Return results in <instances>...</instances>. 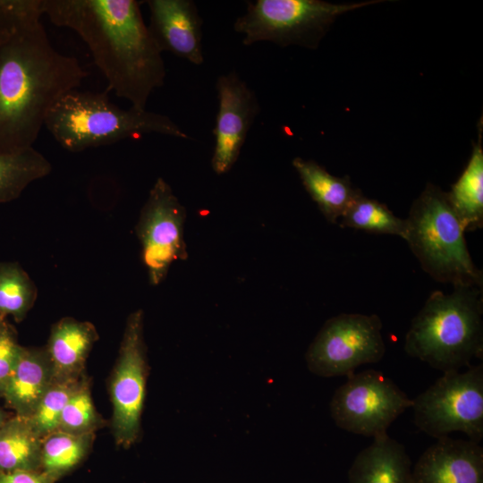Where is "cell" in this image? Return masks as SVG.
<instances>
[{
  "mask_svg": "<svg viewBox=\"0 0 483 483\" xmlns=\"http://www.w3.org/2000/svg\"><path fill=\"white\" fill-rule=\"evenodd\" d=\"M140 3L43 0V11L53 24L72 30L86 43L109 90L144 110L151 93L164 85L166 72Z\"/></svg>",
  "mask_w": 483,
  "mask_h": 483,
  "instance_id": "1",
  "label": "cell"
},
{
  "mask_svg": "<svg viewBox=\"0 0 483 483\" xmlns=\"http://www.w3.org/2000/svg\"><path fill=\"white\" fill-rule=\"evenodd\" d=\"M87 74L55 49L42 23L8 33L0 43V153L32 148L52 106Z\"/></svg>",
  "mask_w": 483,
  "mask_h": 483,
  "instance_id": "2",
  "label": "cell"
},
{
  "mask_svg": "<svg viewBox=\"0 0 483 483\" xmlns=\"http://www.w3.org/2000/svg\"><path fill=\"white\" fill-rule=\"evenodd\" d=\"M482 315L481 288L435 291L412 319L404 351L444 373L470 367L474 358L482 359Z\"/></svg>",
  "mask_w": 483,
  "mask_h": 483,
  "instance_id": "3",
  "label": "cell"
},
{
  "mask_svg": "<svg viewBox=\"0 0 483 483\" xmlns=\"http://www.w3.org/2000/svg\"><path fill=\"white\" fill-rule=\"evenodd\" d=\"M44 126L72 152L149 133L191 139L167 115L132 106L123 109L111 102L106 92L78 89L66 93L52 106Z\"/></svg>",
  "mask_w": 483,
  "mask_h": 483,
  "instance_id": "4",
  "label": "cell"
},
{
  "mask_svg": "<svg viewBox=\"0 0 483 483\" xmlns=\"http://www.w3.org/2000/svg\"><path fill=\"white\" fill-rule=\"evenodd\" d=\"M406 222L405 241L427 274L453 287H482V272L473 263L464 229L446 192L428 183L412 203Z\"/></svg>",
  "mask_w": 483,
  "mask_h": 483,
  "instance_id": "5",
  "label": "cell"
},
{
  "mask_svg": "<svg viewBox=\"0 0 483 483\" xmlns=\"http://www.w3.org/2000/svg\"><path fill=\"white\" fill-rule=\"evenodd\" d=\"M380 2L248 1L245 13L236 19L233 29L243 36L242 43L245 46L267 41L281 47L297 45L315 48L338 16Z\"/></svg>",
  "mask_w": 483,
  "mask_h": 483,
  "instance_id": "6",
  "label": "cell"
},
{
  "mask_svg": "<svg viewBox=\"0 0 483 483\" xmlns=\"http://www.w3.org/2000/svg\"><path fill=\"white\" fill-rule=\"evenodd\" d=\"M416 427L436 439L452 432L464 433L469 440L483 438V366L464 372H445L412 400Z\"/></svg>",
  "mask_w": 483,
  "mask_h": 483,
  "instance_id": "7",
  "label": "cell"
},
{
  "mask_svg": "<svg viewBox=\"0 0 483 483\" xmlns=\"http://www.w3.org/2000/svg\"><path fill=\"white\" fill-rule=\"evenodd\" d=\"M382 322L376 314L341 313L327 319L305 360L313 374L322 377H349L358 367L377 363L386 352Z\"/></svg>",
  "mask_w": 483,
  "mask_h": 483,
  "instance_id": "8",
  "label": "cell"
},
{
  "mask_svg": "<svg viewBox=\"0 0 483 483\" xmlns=\"http://www.w3.org/2000/svg\"><path fill=\"white\" fill-rule=\"evenodd\" d=\"M412 404L389 377L366 369L349 376L335 390L329 410L338 428L376 438L386 435L390 425Z\"/></svg>",
  "mask_w": 483,
  "mask_h": 483,
  "instance_id": "9",
  "label": "cell"
},
{
  "mask_svg": "<svg viewBox=\"0 0 483 483\" xmlns=\"http://www.w3.org/2000/svg\"><path fill=\"white\" fill-rule=\"evenodd\" d=\"M148 373L143 311L138 309L127 318L110 380L112 431L116 445L124 448L140 437Z\"/></svg>",
  "mask_w": 483,
  "mask_h": 483,
  "instance_id": "10",
  "label": "cell"
},
{
  "mask_svg": "<svg viewBox=\"0 0 483 483\" xmlns=\"http://www.w3.org/2000/svg\"><path fill=\"white\" fill-rule=\"evenodd\" d=\"M185 220V208L165 180L158 177L149 191L136 225L142 261L150 284H161L174 262L188 258Z\"/></svg>",
  "mask_w": 483,
  "mask_h": 483,
  "instance_id": "11",
  "label": "cell"
},
{
  "mask_svg": "<svg viewBox=\"0 0 483 483\" xmlns=\"http://www.w3.org/2000/svg\"><path fill=\"white\" fill-rule=\"evenodd\" d=\"M216 90L218 110L211 165L222 175L236 163L260 107L254 91L234 71L217 78Z\"/></svg>",
  "mask_w": 483,
  "mask_h": 483,
  "instance_id": "12",
  "label": "cell"
},
{
  "mask_svg": "<svg viewBox=\"0 0 483 483\" xmlns=\"http://www.w3.org/2000/svg\"><path fill=\"white\" fill-rule=\"evenodd\" d=\"M149 32L161 52L168 51L190 63L204 62L202 24L192 0H148Z\"/></svg>",
  "mask_w": 483,
  "mask_h": 483,
  "instance_id": "13",
  "label": "cell"
},
{
  "mask_svg": "<svg viewBox=\"0 0 483 483\" xmlns=\"http://www.w3.org/2000/svg\"><path fill=\"white\" fill-rule=\"evenodd\" d=\"M412 483H483V448L471 440L444 436L425 450Z\"/></svg>",
  "mask_w": 483,
  "mask_h": 483,
  "instance_id": "14",
  "label": "cell"
},
{
  "mask_svg": "<svg viewBox=\"0 0 483 483\" xmlns=\"http://www.w3.org/2000/svg\"><path fill=\"white\" fill-rule=\"evenodd\" d=\"M54 381L47 348L22 346L3 398L16 415L30 418Z\"/></svg>",
  "mask_w": 483,
  "mask_h": 483,
  "instance_id": "15",
  "label": "cell"
},
{
  "mask_svg": "<svg viewBox=\"0 0 483 483\" xmlns=\"http://www.w3.org/2000/svg\"><path fill=\"white\" fill-rule=\"evenodd\" d=\"M97 337L96 327L88 321L64 318L52 326L46 348L55 381L81 377L86 360Z\"/></svg>",
  "mask_w": 483,
  "mask_h": 483,
  "instance_id": "16",
  "label": "cell"
},
{
  "mask_svg": "<svg viewBox=\"0 0 483 483\" xmlns=\"http://www.w3.org/2000/svg\"><path fill=\"white\" fill-rule=\"evenodd\" d=\"M349 483H412L411 461L402 444L387 434L355 457L348 471Z\"/></svg>",
  "mask_w": 483,
  "mask_h": 483,
  "instance_id": "17",
  "label": "cell"
},
{
  "mask_svg": "<svg viewBox=\"0 0 483 483\" xmlns=\"http://www.w3.org/2000/svg\"><path fill=\"white\" fill-rule=\"evenodd\" d=\"M292 166L312 200L325 218L335 224L362 192L352 186L349 176L338 177L313 160L295 157Z\"/></svg>",
  "mask_w": 483,
  "mask_h": 483,
  "instance_id": "18",
  "label": "cell"
},
{
  "mask_svg": "<svg viewBox=\"0 0 483 483\" xmlns=\"http://www.w3.org/2000/svg\"><path fill=\"white\" fill-rule=\"evenodd\" d=\"M481 126L479 140L471 156L458 180L446 192L448 199L458 216L464 232L483 226V148Z\"/></svg>",
  "mask_w": 483,
  "mask_h": 483,
  "instance_id": "19",
  "label": "cell"
},
{
  "mask_svg": "<svg viewBox=\"0 0 483 483\" xmlns=\"http://www.w3.org/2000/svg\"><path fill=\"white\" fill-rule=\"evenodd\" d=\"M42 441L27 418H8L0 430V470H41Z\"/></svg>",
  "mask_w": 483,
  "mask_h": 483,
  "instance_id": "20",
  "label": "cell"
},
{
  "mask_svg": "<svg viewBox=\"0 0 483 483\" xmlns=\"http://www.w3.org/2000/svg\"><path fill=\"white\" fill-rule=\"evenodd\" d=\"M50 162L33 147L13 153H0V203L18 199L26 187L46 177Z\"/></svg>",
  "mask_w": 483,
  "mask_h": 483,
  "instance_id": "21",
  "label": "cell"
},
{
  "mask_svg": "<svg viewBox=\"0 0 483 483\" xmlns=\"http://www.w3.org/2000/svg\"><path fill=\"white\" fill-rule=\"evenodd\" d=\"M95 434L73 435L55 431L42 441L41 470L60 479L76 468L88 455Z\"/></svg>",
  "mask_w": 483,
  "mask_h": 483,
  "instance_id": "22",
  "label": "cell"
},
{
  "mask_svg": "<svg viewBox=\"0 0 483 483\" xmlns=\"http://www.w3.org/2000/svg\"><path fill=\"white\" fill-rule=\"evenodd\" d=\"M342 227L377 234L397 235L405 240L406 219L397 217L386 205L360 195L340 218Z\"/></svg>",
  "mask_w": 483,
  "mask_h": 483,
  "instance_id": "23",
  "label": "cell"
},
{
  "mask_svg": "<svg viewBox=\"0 0 483 483\" xmlns=\"http://www.w3.org/2000/svg\"><path fill=\"white\" fill-rule=\"evenodd\" d=\"M38 289L27 272L16 262L0 263V315L22 321L33 307Z\"/></svg>",
  "mask_w": 483,
  "mask_h": 483,
  "instance_id": "24",
  "label": "cell"
},
{
  "mask_svg": "<svg viewBox=\"0 0 483 483\" xmlns=\"http://www.w3.org/2000/svg\"><path fill=\"white\" fill-rule=\"evenodd\" d=\"M104 422L94 406L89 380L83 375L63 410L58 430L73 435L95 434Z\"/></svg>",
  "mask_w": 483,
  "mask_h": 483,
  "instance_id": "25",
  "label": "cell"
},
{
  "mask_svg": "<svg viewBox=\"0 0 483 483\" xmlns=\"http://www.w3.org/2000/svg\"><path fill=\"white\" fill-rule=\"evenodd\" d=\"M80 378L68 381L55 380L33 414L27 418L41 438L58 430L63 410Z\"/></svg>",
  "mask_w": 483,
  "mask_h": 483,
  "instance_id": "26",
  "label": "cell"
},
{
  "mask_svg": "<svg viewBox=\"0 0 483 483\" xmlns=\"http://www.w3.org/2000/svg\"><path fill=\"white\" fill-rule=\"evenodd\" d=\"M43 0H0V31L11 33L41 23Z\"/></svg>",
  "mask_w": 483,
  "mask_h": 483,
  "instance_id": "27",
  "label": "cell"
},
{
  "mask_svg": "<svg viewBox=\"0 0 483 483\" xmlns=\"http://www.w3.org/2000/svg\"><path fill=\"white\" fill-rule=\"evenodd\" d=\"M21 348L17 342L16 332L9 325L0 335V398H3Z\"/></svg>",
  "mask_w": 483,
  "mask_h": 483,
  "instance_id": "28",
  "label": "cell"
},
{
  "mask_svg": "<svg viewBox=\"0 0 483 483\" xmlns=\"http://www.w3.org/2000/svg\"><path fill=\"white\" fill-rule=\"evenodd\" d=\"M59 479L44 470H0V483H55Z\"/></svg>",
  "mask_w": 483,
  "mask_h": 483,
  "instance_id": "29",
  "label": "cell"
},
{
  "mask_svg": "<svg viewBox=\"0 0 483 483\" xmlns=\"http://www.w3.org/2000/svg\"><path fill=\"white\" fill-rule=\"evenodd\" d=\"M5 318L0 315V335L9 326Z\"/></svg>",
  "mask_w": 483,
  "mask_h": 483,
  "instance_id": "30",
  "label": "cell"
},
{
  "mask_svg": "<svg viewBox=\"0 0 483 483\" xmlns=\"http://www.w3.org/2000/svg\"><path fill=\"white\" fill-rule=\"evenodd\" d=\"M8 416L7 414L4 411V410H2L0 408V430L1 428H3V426L4 425V423L6 422V420L8 419Z\"/></svg>",
  "mask_w": 483,
  "mask_h": 483,
  "instance_id": "31",
  "label": "cell"
},
{
  "mask_svg": "<svg viewBox=\"0 0 483 483\" xmlns=\"http://www.w3.org/2000/svg\"><path fill=\"white\" fill-rule=\"evenodd\" d=\"M8 33L0 31V43L7 37Z\"/></svg>",
  "mask_w": 483,
  "mask_h": 483,
  "instance_id": "32",
  "label": "cell"
}]
</instances>
